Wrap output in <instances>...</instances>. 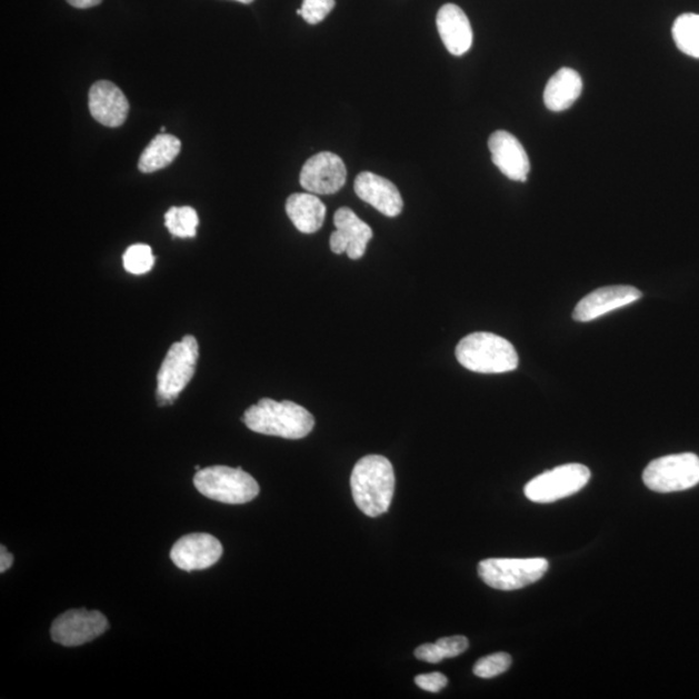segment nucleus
<instances>
[{
  "mask_svg": "<svg viewBox=\"0 0 699 699\" xmlns=\"http://www.w3.org/2000/svg\"><path fill=\"white\" fill-rule=\"evenodd\" d=\"M351 492L357 507L368 517L387 513L396 489L395 469L380 455L360 459L351 473Z\"/></svg>",
  "mask_w": 699,
  "mask_h": 699,
  "instance_id": "nucleus-1",
  "label": "nucleus"
},
{
  "mask_svg": "<svg viewBox=\"0 0 699 699\" xmlns=\"http://www.w3.org/2000/svg\"><path fill=\"white\" fill-rule=\"evenodd\" d=\"M246 426L258 435L281 437L286 439H302L308 437L316 419L300 405L290 400L264 398L248 408L242 418Z\"/></svg>",
  "mask_w": 699,
  "mask_h": 699,
  "instance_id": "nucleus-2",
  "label": "nucleus"
},
{
  "mask_svg": "<svg viewBox=\"0 0 699 699\" xmlns=\"http://www.w3.org/2000/svg\"><path fill=\"white\" fill-rule=\"evenodd\" d=\"M457 358L469 371L486 375L512 372L520 363L513 344L489 332L465 337L458 344Z\"/></svg>",
  "mask_w": 699,
  "mask_h": 699,
  "instance_id": "nucleus-3",
  "label": "nucleus"
},
{
  "mask_svg": "<svg viewBox=\"0 0 699 699\" xmlns=\"http://www.w3.org/2000/svg\"><path fill=\"white\" fill-rule=\"evenodd\" d=\"M193 483L203 497L224 505H246L259 493L256 479L241 468L208 467L196 473Z\"/></svg>",
  "mask_w": 699,
  "mask_h": 699,
  "instance_id": "nucleus-4",
  "label": "nucleus"
},
{
  "mask_svg": "<svg viewBox=\"0 0 699 699\" xmlns=\"http://www.w3.org/2000/svg\"><path fill=\"white\" fill-rule=\"evenodd\" d=\"M199 343L193 336L176 342L164 357L157 375V400L160 406L174 403L180 392L192 380L199 360Z\"/></svg>",
  "mask_w": 699,
  "mask_h": 699,
  "instance_id": "nucleus-5",
  "label": "nucleus"
},
{
  "mask_svg": "<svg viewBox=\"0 0 699 699\" xmlns=\"http://www.w3.org/2000/svg\"><path fill=\"white\" fill-rule=\"evenodd\" d=\"M549 562L541 557L532 559H487L478 565V576L499 591H516L537 583L548 571Z\"/></svg>",
  "mask_w": 699,
  "mask_h": 699,
  "instance_id": "nucleus-6",
  "label": "nucleus"
},
{
  "mask_svg": "<svg viewBox=\"0 0 699 699\" xmlns=\"http://www.w3.org/2000/svg\"><path fill=\"white\" fill-rule=\"evenodd\" d=\"M642 479L648 489L656 492L692 489L699 483V458L689 452L659 458L643 470Z\"/></svg>",
  "mask_w": 699,
  "mask_h": 699,
  "instance_id": "nucleus-7",
  "label": "nucleus"
},
{
  "mask_svg": "<svg viewBox=\"0 0 699 699\" xmlns=\"http://www.w3.org/2000/svg\"><path fill=\"white\" fill-rule=\"evenodd\" d=\"M591 479V471L582 465H565L545 471L525 486L526 498L547 505L571 497L583 489Z\"/></svg>",
  "mask_w": 699,
  "mask_h": 699,
  "instance_id": "nucleus-8",
  "label": "nucleus"
},
{
  "mask_svg": "<svg viewBox=\"0 0 699 699\" xmlns=\"http://www.w3.org/2000/svg\"><path fill=\"white\" fill-rule=\"evenodd\" d=\"M108 628V619L98 610H68L53 620L51 638L60 646L80 647L98 639Z\"/></svg>",
  "mask_w": 699,
  "mask_h": 699,
  "instance_id": "nucleus-9",
  "label": "nucleus"
},
{
  "mask_svg": "<svg viewBox=\"0 0 699 699\" xmlns=\"http://www.w3.org/2000/svg\"><path fill=\"white\" fill-rule=\"evenodd\" d=\"M348 171L341 157L321 152L303 164L300 183L313 194H333L347 183Z\"/></svg>",
  "mask_w": 699,
  "mask_h": 699,
  "instance_id": "nucleus-10",
  "label": "nucleus"
},
{
  "mask_svg": "<svg viewBox=\"0 0 699 699\" xmlns=\"http://www.w3.org/2000/svg\"><path fill=\"white\" fill-rule=\"evenodd\" d=\"M223 555V547L209 533H190L180 538L171 548L170 559L184 571L206 570L216 565Z\"/></svg>",
  "mask_w": 699,
  "mask_h": 699,
  "instance_id": "nucleus-11",
  "label": "nucleus"
},
{
  "mask_svg": "<svg viewBox=\"0 0 699 699\" xmlns=\"http://www.w3.org/2000/svg\"><path fill=\"white\" fill-rule=\"evenodd\" d=\"M336 231L331 236V249L334 254L347 253L357 261L365 256L368 242L372 240L371 227L349 208H341L334 214Z\"/></svg>",
  "mask_w": 699,
  "mask_h": 699,
  "instance_id": "nucleus-12",
  "label": "nucleus"
},
{
  "mask_svg": "<svg viewBox=\"0 0 699 699\" xmlns=\"http://www.w3.org/2000/svg\"><path fill=\"white\" fill-rule=\"evenodd\" d=\"M642 293L630 286H612L596 289L577 304L572 318L580 323L599 319L611 311L639 301Z\"/></svg>",
  "mask_w": 699,
  "mask_h": 699,
  "instance_id": "nucleus-13",
  "label": "nucleus"
},
{
  "mask_svg": "<svg viewBox=\"0 0 699 699\" xmlns=\"http://www.w3.org/2000/svg\"><path fill=\"white\" fill-rule=\"evenodd\" d=\"M492 162L502 174L515 182H526L530 172V160L523 146L512 133L493 132L489 139Z\"/></svg>",
  "mask_w": 699,
  "mask_h": 699,
  "instance_id": "nucleus-14",
  "label": "nucleus"
},
{
  "mask_svg": "<svg viewBox=\"0 0 699 699\" xmlns=\"http://www.w3.org/2000/svg\"><path fill=\"white\" fill-rule=\"evenodd\" d=\"M89 108L93 120L107 128H120L129 116L130 104L121 89L109 81L92 84Z\"/></svg>",
  "mask_w": 699,
  "mask_h": 699,
  "instance_id": "nucleus-15",
  "label": "nucleus"
},
{
  "mask_svg": "<svg viewBox=\"0 0 699 699\" xmlns=\"http://www.w3.org/2000/svg\"><path fill=\"white\" fill-rule=\"evenodd\" d=\"M353 190L360 200L369 203L383 216L395 218L402 213V196L388 179L369 171L360 172Z\"/></svg>",
  "mask_w": 699,
  "mask_h": 699,
  "instance_id": "nucleus-16",
  "label": "nucleus"
},
{
  "mask_svg": "<svg viewBox=\"0 0 699 699\" xmlns=\"http://www.w3.org/2000/svg\"><path fill=\"white\" fill-rule=\"evenodd\" d=\"M437 28L447 51L453 57H462L473 44V30L468 16L457 4H445L438 11Z\"/></svg>",
  "mask_w": 699,
  "mask_h": 699,
  "instance_id": "nucleus-17",
  "label": "nucleus"
},
{
  "mask_svg": "<svg viewBox=\"0 0 699 699\" xmlns=\"http://www.w3.org/2000/svg\"><path fill=\"white\" fill-rule=\"evenodd\" d=\"M582 90L583 82L579 73L575 69L562 68L546 86L545 104L552 112L567 111L579 99Z\"/></svg>",
  "mask_w": 699,
  "mask_h": 699,
  "instance_id": "nucleus-18",
  "label": "nucleus"
},
{
  "mask_svg": "<svg viewBox=\"0 0 699 699\" xmlns=\"http://www.w3.org/2000/svg\"><path fill=\"white\" fill-rule=\"evenodd\" d=\"M287 214L302 233H316L324 223L327 208L313 193H294L287 200Z\"/></svg>",
  "mask_w": 699,
  "mask_h": 699,
  "instance_id": "nucleus-19",
  "label": "nucleus"
},
{
  "mask_svg": "<svg viewBox=\"0 0 699 699\" xmlns=\"http://www.w3.org/2000/svg\"><path fill=\"white\" fill-rule=\"evenodd\" d=\"M182 151V143L174 136L160 133L144 149L139 159V170L144 174L168 168Z\"/></svg>",
  "mask_w": 699,
  "mask_h": 699,
  "instance_id": "nucleus-20",
  "label": "nucleus"
},
{
  "mask_svg": "<svg viewBox=\"0 0 699 699\" xmlns=\"http://www.w3.org/2000/svg\"><path fill=\"white\" fill-rule=\"evenodd\" d=\"M672 37L681 52L699 59V14L685 13L673 22Z\"/></svg>",
  "mask_w": 699,
  "mask_h": 699,
  "instance_id": "nucleus-21",
  "label": "nucleus"
},
{
  "mask_svg": "<svg viewBox=\"0 0 699 699\" xmlns=\"http://www.w3.org/2000/svg\"><path fill=\"white\" fill-rule=\"evenodd\" d=\"M164 226L176 238H194L199 226V216L191 207H174L164 214Z\"/></svg>",
  "mask_w": 699,
  "mask_h": 699,
  "instance_id": "nucleus-22",
  "label": "nucleus"
},
{
  "mask_svg": "<svg viewBox=\"0 0 699 699\" xmlns=\"http://www.w3.org/2000/svg\"><path fill=\"white\" fill-rule=\"evenodd\" d=\"M153 264L152 248L146 243H136L124 251L123 267L132 274H144L152 270Z\"/></svg>",
  "mask_w": 699,
  "mask_h": 699,
  "instance_id": "nucleus-23",
  "label": "nucleus"
},
{
  "mask_svg": "<svg viewBox=\"0 0 699 699\" xmlns=\"http://www.w3.org/2000/svg\"><path fill=\"white\" fill-rule=\"evenodd\" d=\"M512 666V657L507 653H495L483 657L475 665L476 677L491 679L505 673Z\"/></svg>",
  "mask_w": 699,
  "mask_h": 699,
  "instance_id": "nucleus-24",
  "label": "nucleus"
},
{
  "mask_svg": "<svg viewBox=\"0 0 699 699\" xmlns=\"http://www.w3.org/2000/svg\"><path fill=\"white\" fill-rule=\"evenodd\" d=\"M334 6V0H303L302 18L310 26H317L333 11Z\"/></svg>",
  "mask_w": 699,
  "mask_h": 699,
  "instance_id": "nucleus-25",
  "label": "nucleus"
},
{
  "mask_svg": "<svg viewBox=\"0 0 699 699\" xmlns=\"http://www.w3.org/2000/svg\"><path fill=\"white\" fill-rule=\"evenodd\" d=\"M436 643L445 659L458 657L469 648L466 636H451V638L439 639Z\"/></svg>",
  "mask_w": 699,
  "mask_h": 699,
  "instance_id": "nucleus-26",
  "label": "nucleus"
},
{
  "mask_svg": "<svg viewBox=\"0 0 699 699\" xmlns=\"http://www.w3.org/2000/svg\"><path fill=\"white\" fill-rule=\"evenodd\" d=\"M415 682L416 685H418L419 688L427 690V692L438 693L441 692L443 688H446L449 680H447L445 675L441 672H431L419 675V677L415 678Z\"/></svg>",
  "mask_w": 699,
  "mask_h": 699,
  "instance_id": "nucleus-27",
  "label": "nucleus"
},
{
  "mask_svg": "<svg viewBox=\"0 0 699 699\" xmlns=\"http://www.w3.org/2000/svg\"><path fill=\"white\" fill-rule=\"evenodd\" d=\"M415 656L420 661L428 663H439L445 659L437 643H423V646L415 650Z\"/></svg>",
  "mask_w": 699,
  "mask_h": 699,
  "instance_id": "nucleus-28",
  "label": "nucleus"
},
{
  "mask_svg": "<svg viewBox=\"0 0 699 699\" xmlns=\"http://www.w3.org/2000/svg\"><path fill=\"white\" fill-rule=\"evenodd\" d=\"M0 572H6L8 569L12 567L13 556L7 551V548L2 547V551H0Z\"/></svg>",
  "mask_w": 699,
  "mask_h": 699,
  "instance_id": "nucleus-29",
  "label": "nucleus"
},
{
  "mask_svg": "<svg viewBox=\"0 0 699 699\" xmlns=\"http://www.w3.org/2000/svg\"><path fill=\"white\" fill-rule=\"evenodd\" d=\"M67 2L74 8H80V10H88V8L99 6L103 0H67Z\"/></svg>",
  "mask_w": 699,
  "mask_h": 699,
  "instance_id": "nucleus-30",
  "label": "nucleus"
},
{
  "mask_svg": "<svg viewBox=\"0 0 699 699\" xmlns=\"http://www.w3.org/2000/svg\"><path fill=\"white\" fill-rule=\"evenodd\" d=\"M236 2H240V3H243V4H250V3H253L254 0H236Z\"/></svg>",
  "mask_w": 699,
  "mask_h": 699,
  "instance_id": "nucleus-31",
  "label": "nucleus"
}]
</instances>
